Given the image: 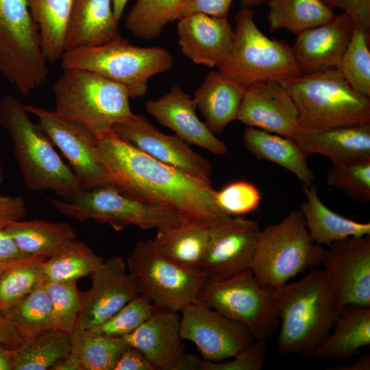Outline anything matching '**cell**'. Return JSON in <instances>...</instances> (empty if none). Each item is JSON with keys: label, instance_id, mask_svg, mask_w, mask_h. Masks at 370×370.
<instances>
[{"label": "cell", "instance_id": "6da1fadb", "mask_svg": "<svg viewBox=\"0 0 370 370\" xmlns=\"http://www.w3.org/2000/svg\"><path fill=\"white\" fill-rule=\"evenodd\" d=\"M109 184L132 198L210 225L227 215L211 182L155 160L114 130L97 140Z\"/></svg>", "mask_w": 370, "mask_h": 370}, {"label": "cell", "instance_id": "7a4b0ae2", "mask_svg": "<svg viewBox=\"0 0 370 370\" xmlns=\"http://www.w3.org/2000/svg\"><path fill=\"white\" fill-rule=\"evenodd\" d=\"M279 333L276 347L283 354L312 358L333 328L335 313L322 269L277 288Z\"/></svg>", "mask_w": 370, "mask_h": 370}, {"label": "cell", "instance_id": "3957f363", "mask_svg": "<svg viewBox=\"0 0 370 370\" xmlns=\"http://www.w3.org/2000/svg\"><path fill=\"white\" fill-rule=\"evenodd\" d=\"M0 125L10 134L15 158L29 190L53 191L64 200L84 190L39 125L30 119L24 105L9 95L0 99Z\"/></svg>", "mask_w": 370, "mask_h": 370}, {"label": "cell", "instance_id": "277c9868", "mask_svg": "<svg viewBox=\"0 0 370 370\" xmlns=\"http://www.w3.org/2000/svg\"><path fill=\"white\" fill-rule=\"evenodd\" d=\"M308 130L370 123V97L355 91L338 69H328L280 82Z\"/></svg>", "mask_w": 370, "mask_h": 370}, {"label": "cell", "instance_id": "5b68a950", "mask_svg": "<svg viewBox=\"0 0 370 370\" xmlns=\"http://www.w3.org/2000/svg\"><path fill=\"white\" fill-rule=\"evenodd\" d=\"M53 91L56 113L81 125L97 140L133 114L127 88L93 71L63 69Z\"/></svg>", "mask_w": 370, "mask_h": 370}, {"label": "cell", "instance_id": "8992f818", "mask_svg": "<svg viewBox=\"0 0 370 370\" xmlns=\"http://www.w3.org/2000/svg\"><path fill=\"white\" fill-rule=\"evenodd\" d=\"M60 60L62 69L93 71L124 86L132 99L144 97L150 78L173 65L166 49L136 46L121 36L101 45L65 51Z\"/></svg>", "mask_w": 370, "mask_h": 370}, {"label": "cell", "instance_id": "52a82bcc", "mask_svg": "<svg viewBox=\"0 0 370 370\" xmlns=\"http://www.w3.org/2000/svg\"><path fill=\"white\" fill-rule=\"evenodd\" d=\"M325 247L313 243L299 210L260 230L250 269L262 285L278 288L319 268Z\"/></svg>", "mask_w": 370, "mask_h": 370}, {"label": "cell", "instance_id": "ba28073f", "mask_svg": "<svg viewBox=\"0 0 370 370\" xmlns=\"http://www.w3.org/2000/svg\"><path fill=\"white\" fill-rule=\"evenodd\" d=\"M235 21L232 47L218 67L221 72L245 88L301 74L292 47L284 40L270 39L264 35L255 23L250 8L243 7Z\"/></svg>", "mask_w": 370, "mask_h": 370}, {"label": "cell", "instance_id": "9c48e42d", "mask_svg": "<svg viewBox=\"0 0 370 370\" xmlns=\"http://www.w3.org/2000/svg\"><path fill=\"white\" fill-rule=\"evenodd\" d=\"M38 26L26 0H0V74L25 96L47 79Z\"/></svg>", "mask_w": 370, "mask_h": 370}, {"label": "cell", "instance_id": "30bf717a", "mask_svg": "<svg viewBox=\"0 0 370 370\" xmlns=\"http://www.w3.org/2000/svg\"><path fill=\"white\" fill-rule=\"evenodd\" d=\"M60 214L79 222L93 220L121 231L130 225L160 229L184 219L169 209L132 198L111 184L84 190L71 200L49 199Z\"/></svg>", "mask_w": 370, "mask_h": 370}, {"label": "cell", "instance_id": "8fae6325", "mask_svg": "<svg viewBox=\"0 0 370 370\" xmlns=\"http://www.w3.org/2000/svg\"><path fill=\"white\" fill-rule=\"evenodd\" d=\"M198 301L245 325L266 341L279 328L277 288L260 284L251 269L220 281H206Z\"/></svg>", "mask_w": 370, "mask_h": 370}, {"label": "cell", "instance_id": "7c38bea8", "mask_svg": "<svg viewBox=\"0 0 370 370\" xmlns=\"http://www.w3.org/2000/svg\"><path fill=\"white\" fill-rule=\"evenodd\" d=\"M126 264L140 295L158 307L175 312L198 301L206 281L199 269L184 268L164 257L151 240L138 241Z\"/></svg>", "mask_w": 370, "mask_h": 370}, {"label": "cell", "instance_id": "4fadbf2b", "mask_svg": "<svg viewBox=\"0 0 370 370\" xmlns=\"http://www.w3.org/2000/svg\"><path fill=\"white\" fill-rule=\"evenodd\" d=\"M333 309L370 308V235L349 237L325 248L321 260Z\"/></svg>", "mask_w": 370, "mask_h": 370}, {"label": "cell", "instance_id": "5bb4252c", "mask_svg": "<svg viewBox=\"0 0 370 370\" xmlns=\"http://www.w3.org/2000/svg\"><path fill=\"white\" fill-rule=\"evenodd\" d=\"M260 232L258 222L227 216L209 225L199 270L207 281H220L250 269Z\"/></svg>", "mask_w": 370, "mask_h": 370}, {"label": "cell", "instance_id": "9a60e30c", "mask_svg": "<svg viewBox=\"0 0 370 370\" xmlns=\"http://www.w3.org/2000/svg\"><path fill=\"white\" fill-rule=\"evenodd\" d=\"M24 108L37 117L38 124L67 160L84 190L109 184L97 139L90 132L55 111L29 104Z\"/></svg>", "mask_w": 370, "mask_h": 370}, {"label": "cell", "instance_id": "2e32d148", "mask_svg": "<svg viewBox=\"0 0 370 370\" xmlns=\"http://www.w3.org/2000/svg\"><path fill=\"white\" fill-rule=\"evenodd\" d=\"M180 334L192 342L204 359H228L255 341L243 324L197 301L182 310Z\"/></svg>", "mask_w": 370, "mask_h": 370}, {"label": "cell", "instance_id": "e0dca14e", "mask_svg": "<svg viewBox=\"0 0 370 370\" xmlns=\"http://www.w3.org/2000/svg\"><path fill=\"white\" fill-rule=\"evenodd\" d=\"M89 277L92 286L84 293L73 333L83 332L101 323L140 295L136 281L121 256L110 257Z\"/></svg>", "mask_w": 370, "mask_h": 370}, {"label": "cell", "instance_id": "ac0fdd59", "mask_svg": "<svg viewBox=\"0 0 370 370\" xmlns=\"http://www.w3.org/2000/svg\"><path fill=\"white\" fill-rule=\"evenodd\" d=\"M114 132L156 160L210 182L211 163L178 136L160 132L143 115L132 114L115 125Z\"/></svg>", "mask_w": 370, "mask_h": 370}, {"label": "cell", "instance_id": "d6986e66", "mask_svg": "<svg viewBox=\"0 0 370 370\" xmlns=\"http://www.w3.org/2000/svg\"><path fill=\"white\" fill-rule=\"evenodd\" d=\"M180 318L178 312L156 306L140 326L120 338L140 351L156 370H193L195 356L185 352Z\"/></svg>", "mask_w": 370, "mask_h": 370}, {"label": "cell", "instance_id": "ffe728a7", "mask_svg": "<svg viewBox=\"0 0 370 370\" xmlns=\"http://www.w3.org/2000/svg\"><path fill=\"white\" fill-rule=\"evenodd\" d=\"M237 120L247 127L291 138L299 128L292 99L280 82L275 81L246 87Z\"/></svg>", "mask_w": 370, "mask_h": 370}, {"label": "cell", "instance_id": "44dd1931", "mask_svg": "<svg viewBox=\"0 0 370 370\" xmlns=\"http://www.w3.org/2000/svg\"><path fill=\"white\" fill-rule=\"evenodd\" d=\"M354 27L353 19L343 12L297 35L292 50L301 73L338 69Z\"/></svg>", "mask_w": 370, "mask_h": 370}, {"label": "cell", "instance_id": "7402d4cb", "mask_svg": "<svg viewBox=\"0 0 370 370\" xmlns=\"http://www.w3.org/2000/svg\"><path fill=\"white\" fill-rule=\"evenodd\" d=\"M145 108L159 123L173 130L188 144L203 147L215 155L227 152L219 139L197 116L193 98L173 84L169 92L156 100L148 99Z\"/></svg>", "mask_w": 370, "mask_h": 370}, {"label": "cell", "instance_id": "603a6c76", "mask_svg": "<svg viewBox=\"0 0 370 370\" xmlns=\"http://www.w3.org/2000/svg\"><path fill=\"white\" fill-rule=\"evenodd\" d=\"M178 21V43L183 54L197 64L218 68L232 44L233 29L227 18L195 13Z\"/></svg>", "mask_w": 370, "mask_h": 370}, {"label": "cell", "instance_id": "cb8c5ba5", "mask_svg": "<svg viewBox=\"0 0 370 370\" xmlns=\"http://www.w3.org/2000/svg\"><path fill=\"white\" fill-rule=\"evenodd\" d=\"M118 23L112 0H73L65 29L64 51L101 45L121 37Z\"/></svg>", "mask_w": 370, "mask_h": 370}, {"label": "cell", "instance_id": "d4e9b609", "mask_svg": "<svg viewBox=\"0 0 370 370\" xmlns=\"http://www.w3.org/2000/svg\"><path fill=\"white\" fill-rule=\"evenodd\" d=\"M293 139L307 157L322 155L332 163L370 156V123L319 130L299 127Z\"/></svg>", "mask_w": 370, "mask_h": 370}, {"label": "cell", "instance_id": "484cf974", "mask_svg": "<svg viewBox=\"0 0 370 370\" xmlns=\"http://www.w3.org/2000/svg\"><path fill=\"white\" fill-rule=\"evenodd\" d=\"M245 90L219 70L206 74L193 99L213 134H221L231 122L237 120Z\"/></svg>", "mask_w": 370, "mask_h": 370}, {"label": "cell", "instance_id": "4316f807", "mask_svg": "<svg viewBox=\"0 0 370 370\" xmlns=\"http://www.w3.org/2000/svg\"><path fill=\"white\" fill-rule=\"evenodd\" d=\"M306 200L301 203V212L312 241L330 246L341 240L370 235V223L343 217L326 206L321 200L315 184H303Z\"/></svg>", "mask_w": 370, "mask_h": 370}, {"label": "cell", "instance_id": "83f0119b", "mask_svg": "<svg viewBox=\"0 0 370 370\" xmlns=\"http://www.w3.org/2000/svg\"><path fill=\"white\" fill-rule=\"evenodd\" d=\"M334 331L316 349L312 358L343 361L361 354L370 345V308L347 307L337 316Z\"/></svg>", "mask_w": 370, "mask_h": 370}, {"label": "cell", "instance_id": "f1b7e54d", "mask_svg": "<svg viewBox=\"0 0 370 370\" xmlns=\"http://www.w3.org/2000/svg\"><path fill=\"white\" fill-rule=\"evenodd\" d=\"M209 225L184 219L175 225L158 230L152 243L164 257L190 269H199L208 239Z\"/></svg>", "mask_w": 370, "mask_h": 370}, {"label": "cell", "instance_id": "f546056e", "mask_svg": "<svg viewBox=\"0 0 370 370\" xmlns=\"http://www.w3.org/2000/svg\"><path fill=\"white\" fill-rule=\"evenodd\" d=\"M243 143L256 158L273 162L291 172L303 184L314 183V174L308 157L293 138L248 127L244 130Z\"/></svg>", "mask_w": 370, "mask_h": 370}, {"label": "cell", "instance_id": "4dcf8cb0", "mask_svg": "<svg viewBox=\"0 0 370 370\" xmlns=\"http://www.w3.org/2000/svg\"><path fill=\"white\" fill-rule=\"evenodd\" d=\"M7 232L22 254L47 259L59 254L77 239L75 228L64 221L20 220L11 223Z\"/></svg>", "mask_w": 370, "mask_h": 370}, {"label": "cell", "instance_id": "1f68e13d", "mask_svg": "<svg viewBox=\"0 0 370 370\" xmlns=\"http://www.w3.org/2000/svg\"><path fill=\"white\" fill-rule=\"evenodd\" d=\"M71 334L49 330L24 338L12 350V370H48L71 351Z\"/></svg>", "mask_w": 370, "mask_h": 370}, {"label": "cell", "instance_id": "d6a6232c", "mask_svg": "<svg viewBox=\"0 0 370 370\" xmlns=\"http://www.w3.org/2000/svg\"><path fill=\"white\" fill-rule=\"evenodd\" d=\"M36 23L42 53L47 61L60 60L65 29L73 0H26Z\"/></svg>", "mask_w": 370, "mask_h": 370}, {"label": "cell", "instance_id": "836d02e7", "mask_svg": "<svg viewBox=\"0 0 370 370\" xmlns=\"http://www.w3.org/2000/svg\"><path fill=\"white\" fill-rule=\"evenodd\" d=\"M267 20L271 32L286 29L296 36L330 20L333 9L321 0H271Z\"/></svg>", "mask_w": 370, "mask_h": 370}, {"label": "cell", "instance_id": "e575fe53", "mask_svg": "<svg viewBox=\"0 0 370 370\" xmlns=\"http://www.w3.org/2000/svg\"><path fill=\"white\" fill-rule=\"evenodd\" d=\"M44 282L3 315L23 338L56 330L52 304Z\"/></svg>", "mask_w": 370, "mask_h": 370}, {"label": "cell", "instance_id": "d590c367", "mask_svg": "<svg viewBox=\"0 0 370 370\" xmlns=\"http://www.w3.org/2000/svg\"><path fill=\"white\" fill-rule=\"evenodd\" d=\"M103 262L86 243L75 239L63 251L42 262V274L45 281H77L89 276Z\"/></svg>", "mask_w": 370, "mask_h": 370}, {"label": "cell", "instance_id": "8d00e7d4", "mask_svg": "<svg viewBox=\"0 0 370 370\" xmlns=\"http://www.w3.org/2000/svg\"><path fill=\"white\" fill-rule=\"evenodd\" d=\"M184 0H136L125 19L127 29L143 39L158 37L167 23L178 20Z\"/></svg>", "mask_w": 370, "mask_h": 370}, {"label": "cell", "instance_id": "74e56055", "mask_svg": "<svg viewBox=\"0 0 370 370\" xmlns=\"http://www.w3.org/2000/svg\"><path fill=\"white\" fill-rule=\"evenodd\" d=\"M47 258L30 256L14 260L0 277V315L45 282L42 264Z\"/></svg>", "mask_w": 370, "mask_h": 370}, {"label": "cell", "instance_id": "f35d334b", "mask_svg": "<svg viewBox=\"0 0 370 370\" xmlns=\"http://www.w3.org/2000/svg\"><path fill=\"white\" fill-rule=\"evenodd\" d=\"M71 338L82 370H114L126 347L120 337L72 333Z\"/></svg>", "mask_w": 370, "mask_h": 370}, {"label": "cell", "instance_id": "ab89813d", "mask_svg": "<svg viewBox=\"0 0 370 370\" xmlns=\"http://www.w3.org/2000/svg\"><path fill=\"white\" fill-rule=\"evenodd\" d=\"M369 33L356 27L338 69L357 92L370 97Z\"/></svg>", "mask_w": 370, "mask_h": 370}, {"label": "cell", "instance_id": "60d3db41", "mask_svg": "<svg viewBox=\"0 0 370 370\" xmlns=\"http://www.w3.org/2000/svg\"><path fill=\"white\" fill-rule=\"evenodd\" d=\"M326 184L343 191L356 202H369L370 156L332 163L327 169Z\"/></svg>", "mask_w": 370, "mask_h": 370}, {"label": "cell", "instance_id": "b9f144b4", "mask_svg": "<svg viewBox=\"0 0 370 370\" xmlns=\"http://www.w3.org/2000/svg\"><path fill=\"white\" fill-rule=\"evenodd\" d=\"M155 308L150 299L138 295L105 321L80 333L122 337L140 326L152 314Z\"/></svg>", "mask_w": 370, "mask_h": 370}, {"label": "cell", "instance_id": "7bdbcfd3", "mask_svg": "<svg viewBox=\"0 0 370 370\" xmlns=\"http://www.w3.org/2000/svg\"><path fill=\"white\" fill-rule=\"evenodd\" d=\"M51 300L56 330L72 334L80 312L84 293L77 286V281H45Z\"/></svg>", "mask_w": 370, "mask_h": 370}, {"label": "cell", "instance_id": "ee69618b", "mask_svg": "<svg viewBox=\"0 0 370 370\" xmlns=\"http://www.w3.org/2000/svg\"><path fill=\"white\" fill-rule=\"evenodd\" d=\"M215 201L230 216H242L258 209L261 195L253 184L245 180L234 181L215 190Z\"/></svg>", "mask_w": 370, "mask_h": 370}, {"label": "cell", "instance_id": "f6af8a7d", "mask_svg": "<svg viewBox=\"0 0 370 370\" xmlns=\"http://www.w3.org/2000/svg\"><path fill=\"white\" fill-rule=\"evenodd\" d=\"M26 213L27 207L23 198L0 193V260L13 261L30 256L18 250L7 232L8 226L14 221L22 220Z\"/></svg>", "mask_w": 370, "mask_h": 370}, {"label": "cell", "instance_id": "bcb514c9", "mask_svg": "<svg viewBox=\"0 0 370 370\" xmlns=\"http://www.w3.org/2000/svg\"><path fill=\"white\" fill-rule=\"evenodd\" d=\"M266 341L255 340L227 360L199 358L197 370H261L266 358Z\"/></svg>", "mask_w": 370, "mask_h": 370}, {"label": "cell", "instance_id": "7dc6e473", "mask_svg": "<svg viewBox=\"0 0 370 370\" xmlns=\"http://www.w3.org/2000/svg\"><path fill=\"white\" fill-rule=\"evenodd\" d=\"M333 9L340 8L354 21L355 25L370 34V0H321Z\"/></svg>", "mask_w": 370, "mask_h": 370}, {"label": "cell", "instance_id": "c3c4849f", "mask_svg": "<svg viewBox=\"0 0 370 370\" xmlns=\"http://www.w3.org/2000/svg\"><path fill=\"white\" fill-rule=\"evenodd\" d=\"M233 1L184 0L180 18L195 13H201L219 18H227Z\"/></svg>", "mask_w": 370, "mask_h": 370}, {"label": "cell", "instance_id": "681fc988", "mask_svg": "<svg viewBox=\"0 0 370 370\" xmlns=\"http://www.w3.org/2000/svg\"><path fill=\"white\" fill-rule=\"evenodd\" d=\"M114 370H156L151 363L138 349L127 345Z\"/></svg>", "mask_w": 370, "mask_h": 370}, {"label": "cell", "instance_id": "f907efd6", "mask_svg": "<svg viewBox=\"0 0 370 370\" xmlns=\"http://www.w3.org/2000/svg\"><path fill=\"white\" fill-rule=\"evenodd\" d=\"M23 340L11 321L5 316L0 315V343L10 349H14Z\"/></svg>", "mask_w": 370, "mask_h": 370}, {"label": "cell", "instance_id": "816d5d0a", "mask_svg": "<svg viewBox=\"0 0 370 370\" xmlns=\"http://www.w3.org/2000/svg\"><path fill=\"white\" fill-rule=\"evenodd\" d=\"M50 370H82L78 354L72 349L70 354L55 363Z\"/></svg>", "mask_w": 370, "mask_h": 370}, {"label": "cell", "instance_id": "f5cc1de1", "mask_svg": "<svg viewBox=\"0 0 370 370\" xmlns=\"http://www.w3.org/2000/svg\"><path fill=\"white\" fill-rule=\"evenodd\" d=\"M356 362L352 365H338L332 366L328 368V370H369L370 369V355L369 354H360Z\"/></svg>", "mask_w": 370, "mask_h": 370}, {"label": "cell", "instance_id": "db71d44e", "mask_svg": "<svg viewBox=\"0 0 370 370\" xmlns=\"http://www.w3.org/2000/svg\"><path fill=\"white\" fill-rule=\"evenodd\" d=\"M12 350L0 343V370H12Z\"/></svg>", "mask_w": 370, "mask_h": 370}, {"label": "cell", "instance_id": "11a10c76", "mask_svg": "<svg viewBox=\"0 0 370 370\" xmlns=\"http://www.w3.org/2000/svg\"><path fill=\"white\" fill-rule=\"evenodd\" d=\"M128 0H112L115 18L119 21Z\"/></svg>", "mask_w": 370, "mask_h": 370}, {"label": "cell", "instance_id": "9f6ffc18", "mask_svg": "<svg viewBox=\"0 0 370 370\" xmlns=\"http://www.w3.org/2000/svg\"><path fill=\"white\" fill-rule=\"evenodd\" d=\"M270 1L271 0H241L243 7L246 8H251Z\"/></svg>", "mask_w": 370, "mask_h": 370}, {"label": "cell", "instance_id": "6f0895ef", "mask_svg": "<svg viewBox=\"0 0 370 370\" xmlns=\"http://www.w3.org/2000/svg\"><path fill=\"white\" fill-rule=\"evenodd\" d=\"M13 261H4L0 260V277L3 273L12 264Z\"/></svg>", "mask_w": 370, "mask_h": 370}, {"label": "cell", "instance_id": "680465c9", "mask_svg": "<svg viewBox=\"0 0 370 370\" xmlns=\"http://www.w3.org/2000/svg\"><path fill=\"white\" fill-rule=\"evenodd\" d=\"M3 181V174L2 167H1V165L0 164V185L1 184Z\"/></svg>", "mask_w": 370, "mask_h": 370}]
</instances>
